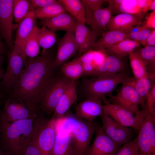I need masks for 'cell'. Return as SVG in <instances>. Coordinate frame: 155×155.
I'll list each match as a JSON object with an SVG mask.
<instances>
[{
    "label": "cell",
    "instance_id": "27",
    "mask_svg": "<svg viewBox=\"0 0 155 155\" xmlns=\"http://www.w3.org/2000/svg\"><path fill=\"white\" fill-rule=\"evenodd\" d=\"M140 43L132 40L126 38L118 42L104 51L107 54L119 58L127 56L138 47Z\"/></svg>",
    "mask_w": 155,
    "mask_h": 155
},
{
    "label": "cell",
    "instance_id": "30",
    "mask_svg": "<svg viewBox=\"0 0 155 155\" xmlns=\"http://www.w3.org/2000/svg\"><path fill=\"white\" fill-rule=\"evenodd\" d=\"M67 12L63 5L58 1L46 7L36 8L34 10L36 18L42 20L49 19L59 14Z\"/></svg>",
    "mask_w": 155,
    "mask_h": 155
},
{
    "label": "cell",
    "instance_id": "14",
    "mask_svg": "<svg viewBox=\"0 0 155 155\" xmlns=\"http://www.w3.org/2000/svg\"><path fill=\"white\" fill-rule=\"evenodd\" d=\"M96 133L94 140L85 155H114L120 147L106 135L101 127Z\"/></svg>",
    "mask_w": 155,
    "mask_h": 155
},
{
    "label": "cell",
    "instance_id": "9",
    "mask_svg": "<svg viewBox=\"0 0 155 155\" xmlns=\"http://www.w3.org/2000/svg\"><path fill=\"white\" fill-rule=\"evenodd\" d=\"M103 112L121 125L136 130L139 129L144 117H140L118 105L107 102L103 105Z\"/></svg>",
    "mask_w": 155,
    "mask_h": 155
},
{
    "label": "cell",
    "instance_id": "20",
    "mask_svg": "<svg viewBox=\"0 0 155 155\" xmlns=\"http://www.w3.org/2000/svg\"><path fill=\"white\" fill-rule=\"evenodd\" d=\"M119 58L115 56H107L103 62L95 69L91 75L96 77H107L123 72L124 65Z\"/></svg>",
    "mask_w": 155,
    "mask_h": 155
},
{
    "label": "cell",
    "instance_id": "32",
    "mask_svg": "<svg viewBox=\"0 0 155 155\" xmlns=\"http://www.w3.org/2000/svg\"><path fill=\"white\" fill-rule=\"evenodd\" d=\"M34 10L30 0H13V13L15 22L19 23Z\"/></svg>",
    "mask_w": 155,
    "mask_h": 155
},
{
    "label": "cell",
    "instance_id": "24",
    "mask_svg": "<svg viewBox=\"0 0 155 155\" xmlns=\"http://www.w3.org/2000/svg\"><path fill=\"white\" fill-rule=\"evenodd\" d=\"M55 143L50 155H75L71 144L68 130H61L57 121Z\"/></svg>",
    "mask_w": 155,
    "mask_h": 155
},
{
    "label": "cell",
    "instance_id": "35",
    "mask_svg": "<svg viewBox=\"0 0 155 155\" xmlns=\"http://www.w3.org/2000/svg\"><path fill=\"white\" fill-rule=\"evenodd\" d=\"M38 38L40 46L43 50H47L52 47L56 40L55 32L44 26L41 28L38 27Z\"/></svg>",
    "mask_w": 155,
    "mask_h": 155
},
{
    "label": "cell",
    "instance_id": "25",
    "mask_svg": "<svg viewBox=\"0 0 155 155\" xmlns=\"http://www.w3.org/2000/svg\"><path fill=\"white\" fill-rule=\"evenodd\" d=\"M36 21L34 11L19 23L14 45L21 48L24 52L25 42L36 25Z\"/></svg>",
    "mask_w": 155,
    "mask_h": 155
},
{
    "label": "cell",
    "instance_id": "42",
    "mask_svg": "<svg viewBox=\"0 0 155 155\" xmlns=\"http://www.w3.org/2000/svg\"><path fill=\"white\" fill-rule=\"evenodd\" d=\"M30 1L34 10L36 8L44 7L57 1L55 0H30Z\"/></svg>",
    "mask_w": 155,
    "mask_h": 155
},
{
    "label": "cell",
    "instance_id": "16",
    "mask_svg": "<svg viewBox=\"0 0 155 155\" xmlns=\"http://www.w3.org/2000/svg\"><path fill=\"white\" fill-rule=\"evenodd\" d=\"M78 47L75 40L74 31L66 32L58 40L57 55L54 60V68L63 65L78 52Z\"/></svg>",
    "mask_w": 155,
    "mask_h": 155
},
{
    "label": "cell",
    "instance_id": "33",
    "mask_svg": "<svg viewBox=\"0 0 155 155\" xmlns=\"http://www.w3.org/2000/svg\"><path fill=\"white\" fill-rule=\"evenodd\" d=\"M38 28L36 25L25 42L24 52L27 57L29 58L37 57L40 52V46L38 38Z\"/></svg>",
    "mask_w": 155,
    "mask_h": 155
},
{
    "label": "cell",
    "instance_id": "2",
    "mask_svg": "<svg viewBox=\"0 0 155 155\" xmlns=\"http://www.w3.org/2000/svg\"><path fill=\"white\" fill-rule=\"evenodd\" d=\"M39 118L37 116L13 122L0 119V149L7 155H23Z\"/></svg>",
    "mask_w": 155,
    "mask_h": 155
},
{
    "label": "cell",
    "instance_id": "50",
    "mask_svg": "<svg viewBox=\"0 0 155 155\" xmlns=\"http://www.w3.org/2000/svg\"><path fill=\"white\" fill-rule=\"evenodd\" d=\"M6 52L5 46L0 38V53L3 54Z\"/></svg>",
    "mask_w": 155,
    "mask_h": 155
},
{
    "label": "cell",
    "instance_id": "19",
    "mask_svg": "<svg viewBox=\"0 0 155 155\" xmlns=\"http://www.w3.org/2000/svg\"><path fill=\"white\" fill-rule=\"evenodd\" d=\"M76 86L75 81L70 80L55 108L52 118L55 120L61 118L77 100L78 98Z\"/></svg>",
    "mask_w": 155,
    "mask_h": 155
},
{
    "label": "cell",
    "instance_id": "29",
    "mask_svg": "<svg viewBox=\"0 0 155 155\" xmlns=\"http://www.w3.org/2000/svg\"><path fill=\"white\" fill-rule=\"evenodd\" d=\"M61 71L66 78L75 81L84 74L83 63L78 57L63 64Z\"/></svg>",
    "mask_w": 155,
    "mask_h": 155
},
{
    "label": "cell",
    "instance_id": "52",
    "mask_svg": "<svg viewBox=\"0 0 155 155\" xmlns=\"http://www.w3.org/2000/svg\"><path fill=\"white\" fill-rule=\"evenodd\" d=\"M0 155H7L3 150L0 149Z\"/></svg>",
    "mask_w": 155,
    "mask_h": 155
},
{
    "label": "cell",
    "instance_id": "36",
    "mask_svg": "<svg viewBox=\"0 0 155 155\" xmlns=\"http://www.w3.org/2000/svg\"><path fill=\"white\" fill-rule=\"evenodd\" d=\"M141 24L133 27L128 32L127 38L140 43L144 41L153 29L147 28L145 24Z\"/></svg>",
    "mask_w": 155,
    "mask_h": 155
},
{
    "label": "cell",
    "instance_id": "45",
    "mask_svg": "<svg viewBox=\"0 0 155 155\" xmlns=\"http://www.w3.org/2000/svg\"><path fill=\"white\" fill-rule=\"evenodd\" d=\"M146 26L148 28L152 29H155V11H152L146 17Z\"/></svg>",
    "mask_w": 155,
    "mask_h": 155
},
{
    "label": "cell",
    "instance_id": "3",
    "mask_svg": "<svg viewBox=\"0 0 155 155\" xmlns=\"http://www.w3.org/2000/svg\"><path fill=\"white\" fill-rule=\"evenodd\" d=\"M71 121L68 130L75 155H85L92 136L100 125L94 121L89 122L76 117Z\"/></svg>",
    "mask_w": 155,
    "mask_h": 155
},
{
    "label": "cell",
    "instance_id": "15",
    "mask_svg": "<svg viewBox=\"0 0 155 155\" xmlns=\"http://www.w3.org/2000/svg\"><path fill=\"white\" fill-rule=\"evenodd\" d=\"M101 100L94 96H88L80 102L75 108L76 117L92 122L103 113Z\"/></svg>",
    "mask_w": 155,
    "mask_h": 155
},
{
    "label": "cell",
    "instance_id": "21",
    "mask_svg": "<svg viewBox=\"0 0 155 155\" xmlns=\"http://www.w3.org/2000/svg\"><path fill=\"white\" fill-rule=\"evenodd\" d=\"M74 36L78 47V52L80 55L93 48L97 39L92 31L83 24L77 23Z\"/></svg>",
    "mask_w": 155,
    "mask_h": 155
},
{
    "label": "cell",
    "instance_id": "44",
    "mask_svg": "<svg viewBox=\"0 0 155 155\" xmlns=\"http://www.w3.org/2000/svg\"><path fill=\"white\" fill-rule=\"evenodd\" d=\"M109 4L108 8L112 13H118L119 7L123 0H106Z\"/></svg>",
    "mask_w": 155,
    "mask_h": 155
},
{
    "label": "cell",
    "instance_id": "18",
    "mask_svg": "<svg viewBox=\"0 0 155 155\" xmlns=\"http://www.w3.org/2000/svg\"><path fill=\"white\" fill-rule=\"evenodd\" d=\"M143 17L136 15L123 13L111 17L107 24V30L125 31L142 24Z\"/></svg>",
    "mask_w": 155,
    "mask_h": 155
},
{
    "label": "cell",
    "instance_id": "34",
    "mask_svg": "<svg viewBox=\"0 0 155 155\" xmlns=\"http://www.w3.org/2000/svg\"><path fill=\"white\" fill-rule=\"evenodd\" d=\"M134 51L146 64L150 72L155 71V46H147Z\"/></svg>",
    "mask_w": 155,
    "mask_h": 155
},
{
    "label": "cell",
    "instance_id": "11",
    "mask_svg": "<svg viewBox=\"0 0 155 155\" xmlns=\"http://www.w3.org/2000/svg\"><path fill=\"white\" fill-rule=\"evenodd\" d=\"M37 116V113L30 109L22 100L13 98L5 101L0 119L13 122Z\"/></svg>",
    "mask_w": 155,
    "mask_h": 155
},
{
    "label": "cell",
    "instance_id": "48",
    "mask_svg": "<svg viewBox=\"0 0 155 155\" xmlns=\"http://www.w3.org/2000/svg\"><path fill=\"white\" fill-rule=\"evenodd\" d=\"M142 44L145 46H155V29L152 31L147 39Z\"/></svg>",
    "mask_w": 155,
    "mask_h": 155
},
{
    "label": "cell",
    "instance_id": "31",
    "mask_svg": "<svg viewBox=\"0 0 155 155\" xmlns=\"http://www.w3.org/2000/svg\"><path fill=\"white\" fill-rule=\"evenodd\" d=\"M128 55L130 66L134 78L139 79L154 73L149 71L146 64L134 50Z\"/></svg>",
    "mask_w": 155,
    "mask_h": 155
},
{
    "label": "cell",
    "instance_id": "8",
    "mask_svg": "<svg viewBox=\"0 0 155 155\" xmlns=\"http://www.w3.org/2000/svg\"><path fill=\"white\" fill-rule=\"evenodd\" d=\"M122 83V87L117 94L110 97L111 103L120 105L139 117H144L145 110L140 111L138 108L140 100L136 91L132 86Z\"/></svg>",
    "mask_w": 155,
    "mask_h": 155
},
{
    "label": "cell",
    "instance_id": "7",
    "mask_svg": "<svg viewBox=\"0 0 155 155\" xmlns=\"http://www.w3.org/2000/svg\"><path fill=\"white\" fill-rule=\"evenodd\" d=\"M100 116L104 131L118 145L121 147L131 141L134 129L121 125L103 112Z\"/></svg>",
    "mask_w": 155,
    "mask_h": 155
},
{
    "label": "cell",
    "instance_id": "41",
    "mask_svg": "<svg viewBox=\"0 0 155 155\" xmlns=\"http://www.w3.org/2000/svg\"><path fill=\"white\" fill-rule=\"evenodd\" d=\"M146 111L149 114H155V84L148 93L146 99Z\"/></svg>",
    "mask_w": 155,
    "mask_h": 155
},
{
    "label": "cell",
    "instance_id": "55",
    "mask_svg": "<svg viewBox=\"0 0 155 155\" xmlns=\"http://www.w3.org/2000/svg\"></svg>",
    "mask_w": 155,
    "mask_h": 155
},
{
    "label": "cell",
    "instance_id": "22",
    "mask_svg": "<svg viewBox=\"0 0 155 155\" xmlns=\"http://www.w3.org/2000/svg\"><path fill=\"white\" fill-rule=\"evenodd\" d=\"M155 75L150 74L139 79L126 77L122 83L133 86L137 92L140 98V104L142 110L146 108V96L155 83Z\"/></svg>",
    "mask_w": 155,
    "mask_h": 155
},
{
    "label": "cell",
    "instance_id": "49",
    "mask_svg": "<svg viewBox=\"0 0 155 155\" xmlns=\"http://www.w3.org/2000/svg\"><path fill=\"white\" fill-rule=\"evenodd\" d=\"M4 57L3 54L0 53V81L2 79L4 75L5 71L3 68Z\"/></svg>",
    "mask_w": 155,
    "mask_h": 155
},
{
    "label": "cell",
    "instance_id": "4",
    "mask_svg": "<svg viewBox=\"0 0 155 155\" xmlns=\"http://www.w3.org/2000/svg\"><path fill=\"white\" fill-rule=\"evenodd\" d=\"M27 59L23 50L14 45L8 54L7 69L0 81L4 87L14 88L24 69Z\"/></svg>",
    "mask_w": 155,
    "mask_h": 155
},
{
    "label": "cell",
    "instance_id": "38",
    "mask_svg": "<svg viewBox=\"0 0 155 155\" xmlns=\"http://www.w3.org/2000/svg\"><path fill=\"white\" fill-rule=\"evenodd\" d=\"M40 120V118L27 145L23 155H41L37 142V136Z\"/></svg>",
    "mask_w": 155,
    "mask_h": 155
},
{
    "label": "cell",
    "instance_id": "53",
    "mask_svg": "<svg viewBox=\"0 0 155 155\" xmlns=\"http://www.w3.org/2000/svg\"><path fill=\"white\" fill-rule=\"evenodd\" d=\"M2 96V94H0V100L1 99Z\"/></svg>",
    "mask_w": 155,
    "mask_h": 155
},
{
    "label": "cell",
    "instance_id": "40",
    "mask_svg": "<svg viewBox=\"0 0 155 155\" xmlns=\"http://www.w3.org/2000/svg\"><path fill=\"white\" fill-rule=\"evenodd\" d=\"M85 13H93L101 9V6L106 0H81Z\"/></svg>",
    "mask_w": 155,
    "mask_h": 155
},
{
    "label": "cell",
    "instance_id": "43",
    "mask_svg": "<svg viewBox=\"0 0 155 155\" xmlns=\"http://www.w3.org/2000/svg\"><path fill=\"white\" fill-rule=\"evenodd\" d=\"M94 51L90 50L79 57L82 63L93 62L94 56Z\"/></svg>",
    "mask_w": 155,
    "mask_h": 155
},
{
    "label": "cell",
    "instance_id": "51",
    "mask_svg": "<svg viewBox=\"0 0 155 155\" xmlns=\"http://www.w3.org/2000/svg\"><path fill=\"white\" fill-rule=\"evenodd\" d=\"M149 10L155 11V0H153L150 6L149 9Z\"/></svg>",
    "mask_w": 155,
    "mask_h": 155
},
{
    "label": "cell",
    "instance_id": "46",
    "mask_svg": "<svg viewBox=\"0 0 155 155\" xmlns=\"http://www.w3.org/2000/svg\"><path fill=\"white\" fill-rule=\"evenodd\" d=\"M153 0H138V5L144 14L149 11Z\"/></svg>",
    "mask_w": 155,
    "mask_h": 155
},
{
    "label": "cell",
    "instance_id": "12",
    "mask_svg": "<svg viewBox=\"0 0 155 155\" xmlns=\"http://www.w3.org/2000/svg\"><path fill=\"white\" fill-rule=\"evenodd\" d=\"M70 80L66 77L53 79L46 90L40 107L48 114L53 112Z\"/></svg>",
    "mask_w": 155,
    "mask_h": 155
},
{
    "label": "cell",
    "instance_id": "1",
    "mask_svg": "<svg viewBox=\"0 0 155 155\" xmlns=\"http://www.w3.org/2000/svg\"><path fill=\"white\" fill-rule=\"evenodd\" d=\"M54 59L46 50L34 58H27L13 88V98L22 100L37 113L44 94L52 82Z\"/></svg>",
    "mask_w": 155,
    "mask_h": 155
},
{
    "label": "cell",
    "instance_id": "10",
    "mask_svg": "<svg viewBox=\"0 0 155 155\" xmlns=\"http://www.w3.org/2000/svg\"><path fill=\"white\" fill-rule=\"evenodd\" d=\"M56 135V120L40 119L38 130L37 142L41 155H50Z\"/></svg>",
    "mask_w": 155,
    "mask_h": 155
},
{
    "label": "cell",
    "instance_id": "17",
    "mask_svg": "<svg viewBox=\"0 0 155 155\" xmlns=\"http://www.w3.org/2000/svg\"><path fill=\"white\" fill-rule=\"evenodd\" d=\"M85 14L86 23L90 26L96 38L107 31L106 26L112 17L111 11L108 8Z\"/></svg>",
    "mask_w": 155,
    "mask_h": 155
},
{
    "label": "cell",
    "instance_id": "26",
    "mask_svg": "<svg viewBox=\"0 0 155 155\" xmlns=\"http://www.w3.org/2000/svg\"><path fill=\"white\" fill-rule=\"evenodd\" d=\"M131 29L125 31L107 30L96 42L93 48L96 50L103 51L118 42L127 38V34Z\"/></svg>",
    "mask_w": 155,
    "mask_h": 155
},
{
    "label": "cell",
    "instance_id": "47",
    "mask_svg": "<svg viewBox=\"0 0 155 155\" xmlns=\"http://www.w3.org/2000/svg\"><path fill=\"white\" fill-rule=\"evenodd\" d=\"M83 67L84 73L91 75L97 67L92 62L83 63Z\"/></svg>",
    "mask_w": 155,
    "mask_h": 155
},
{
    "label": "cell",
    "instance_id": "13",
    "mask_svg": "<svg viewBox=\"0 0 155 155\" xmlns=\"http://www.w3.org/2000/svg\"><path fill=\"white\" fill-rule=\"evenodd\" d=\"M13 0H0V35L10 50L13 45L12 42Z\"/></svg>",
    "mask_w": 155,
    "mask_h": 155
},
{
    "label": "cell",
    "instance_id": "6",
    "mask_svg": "<svg viewBox=\"0 0 155 155\" xmlns=\"http://www.w3.org/2000/svg\"><path fill=\"white\" fill-rule=\"evenodd\" d=\"M126 77L123 72L111 77H96L88 84V96L97 97L103 100L105 103H107L106 97L112 96V93L116 87L122 83Z\"/></svg>",
    "mask_w": 155,
    "mask_h": 155
},
{
    "label": "cell",
    "instance_id": "28",
    "mask_svg": "<svg viewBox=\"0 0 155 155\" xmlns=\"http://www.w3.org/2000/svg\"><path fill=\"white\" fill-rule=\"evenodd\" d=\"M66 11L76 20L77 23L85 24V10L80 0H59Z\"/></svg>",
    "mask_w": 155,
    "mask_h": 155
},
{
    "label": "cell",
    "instance_id": "5",
    "mask_svg": "<svg viewBox=\"0 0 155 155\" xmlns=\"http://www.w3.org/2000/svg\"><path fill=\"white\" fill-rule=\"evenodd\" d=\"M135 139L140 154L155 155V114L145 110L144 118Z\"/></svg>",
    "mask_w": 155,
    "mask_h": 155
},
{
    "label": "cell",
    "instance_id": "54",
    "mask_svg": "<svg viewBox=\"0 0 155 155\" xmlns=\"http://www.w3.org/2000/svg\"><path fill=\"white\" fill-rule=\"evenodd\" d=\"M140 155H141V154H140Z\"/></svg>",
    "mask_w": 155,
    "mask_h": 155
},
{
    "label": "cell",
    "instance_id": "23",
    "mask_svg": "<svg viewBox=\"0 0 155 155\" xmlns=\"http://www.w3.org/2000/svg\"><path fill=\"white\" fill-rule=\"evenodd\" d=\"M42 20L43 26L54 32L60 30L74 31L77 25L75 18L67 12Z\"/></svg>",
    "mask_w": 155,
    "mask_h": 155
},
{
    "label": "cell",
    "instance_id": "39",
    "mask_svg": "<svg viewBox=\"0 0 155 155\" xmlns=\"http://www.w3.org/2000/svg\"><path fill=\"white\" fill-rule=\"evenodd\" d=\"M140 152L136 140H133L125 144L120 147L114 155H140Z\"/></svg>",
    "mask_w": 155,
    "mask_h": 155
},
{
    "label": "cell",
    "instance_id": "37",
    "mask_svg": "<svg viewBox=\"0 0 155 155\" xmlns=\"http://www.w3.org/2000/svg\"><path fill=\"white\" fill-rule=\"evenodd\" d=\"M128 13L144 17L138 3V0H123L120 5L118 13Z\"/></svg>",
    "mask_w": 155,
    "mask_h": 155
}]
</instances>
